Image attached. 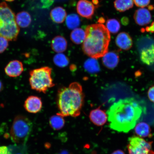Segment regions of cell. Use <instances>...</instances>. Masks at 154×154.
Masks as SVG:
<instances>
[{"instance_id": "cell-1", "label": "cell", "mask_w": 154, "mask_h": 154, "mask_svg": "<svg viewBox=\"0 0 154 154\" xmlns=\"http://www.w3.org/2000/svg\"><path fill=\"white\" fill-rule=\"evenodd\" d=\"M143 110L141 106L134 98L120 100L107 111L109 126L116 131L128 133L136 126Z\"/></svg>"}, {"instance_id": "cell-2", "label": "cell", "mask_w": 154, "mask_h": 154, "mask_svg": "<svg viewBox=\"0 0 154 154\" xmlns=\"http://www.w3.org/2000/svg\"><path fill=\"white\" fill-rule=\"evenodd\" d=\"M86 37L82 49L88 56L97 59L108 52L111 40L110 32L101 23L93 24L87 27Z\"/></svg>"}, {"instance_id": "cell-3", "label": "cell", "mask_w": 154, "mask_h": 154, "mask_svg": "<svg viewBox=\"0 0 154 154\" xmlns=\"http://www.w3.org/2000/svg\"><path fill=\"white\" fill-rule=\"evenodd\" d=\"M84 95L82 87L79 83L71 84L68 87L60 88L58 91L57 115L63 117H76L80 114L83 105Z\"/></svg>"}, {"instance_id": "cell-4", "label": "cell", "mask_w": 154, "mask_h": 154, "mask_svg": "<svg viewBox=\"0 0 154 154\" xmlns=\"http://www.w3.org/2000/svg\"><path fill=\"white\" fill-rule=\"evenodd\" d=\"M51 72L52 69L48 66L31 70L29 82L32 89L45 93L49 88L54 86L51 76Z\"/></svg>"}, {"instance_id": "cell-5", "label": "cell", "mask_w": 154, "mask_h": 154, "mask_svg": "<svg viewBox=\"0 0 154 154\" xmlns=\"http://www.w3.org/2000/svg\"><path fill=\"white\" fill-rule=\"evenodd\" d=\"M32 123L27 117L22 115L15 117L10 131L11 140L14 143L25 145L31 133Z\"/></svg>"}, {"instance_id": "cell-6", "label": "cell", "mask_w": 154, "mask_h": 154, "mask_svg": "<svg viewBox=\"0 0 154 154\" xmlns=\"http://www.w3.org/2000/svg\"><path fill=\"white\" fill-rule=\"evenodd\" d=\"M152 142H148L135 136L128 138L127 147L129 154H154Z\"/></svg>"}, {"instance_id": "cell-7", "label": "cell", "mask_w": 154, "mask_h": 154, "mask_svg": "<svg viewBox=\"0 0 154 154\" xmlns=\"http://www.w3.org/2000/svg\"><path fill=\"white\" fill-rule=\"evenodd\" d=\"M19 30L15 20L10 22L0 21V35L7 38L8 41L16 40Z\"/></svg>"}, {"instance_id": "cell-8", "label": "cell", "mask_w": 154, "mask_h": 154, "mask_svg": "<svg viewBox=\"0 0 154 154\" xmlns=\"http://www.w3.org/2000/svg\"><path fill=\"white\" fill-rule=\"evenodd\" d=\"M77 11L80 16L91 19L95 13V6L88 0H79L77 5Z\"/></svg>"}, {"instance_id": "cell-9", "label": "cell", "mask_w": 154, "mask_h": 154, "mask_svg": "<svg viewBox=\"0 0 154 154\" xmlns=\"http://www.w3.org/2000/svg\"><path fill=\"white\" fill-rule=\"evenodd\" d=\"M24 107L27 111L30 113L39 112L42 107L41 98L35 96H29L25 101Z\"/></svg>"}, {"instance_id": "cell-10", "label": "cell", "mask_w": 154, "mask_h": 154, "mask_svg": "<svg viewBox=\"0 0 154 154\" xmlns=\"http://www.w3.org/2000/svg\"><path fill=\"white\" fill-rule=\"evenodd\" d=\"M24 71V66L21 61L13 60L9 62L5 69V74L11 78L20 75Z\"/></svg>"}, {"instance_id": "cell-11", "label": "cell", "mask_w": 154, "mask_h": 154, "mask_svg": "<svg viewBox=\"0 0 154 154\" xmlns=\"http://www.w3.org/2000/svg\"><path fill=\"white\" fill-rule=\"evenodd\" d=\"M152 16L149 10L140 8L136 11L134 19L136 23L140 26H144L151 22Z\"/></svg>"}, {"instance_id": "cell-12", "label": "cell", "mask_w": 154, "mask_h": 154, "mask_svg": "<svg viewBox=\"0 0 154 154\" xmlns=\"http://www.w3.org/2000/svg\"><path fill=\"white\" fill-rule=\"evenodd\" d=\"M89 118L93 124L96 126H101L106 122L107 116L105 111L100 109L99 107L91 111Z\"/></svg>"}, {"instance_id": "cell-13", "label": "cell", "mask_w": 154, "mask_h": 154, "mask_svg": "<svg viewBox=\"0 0 154 154\" xmlns=\"http://www.w3.org/2000/svg\"><path fill=\"white\" fill-rule=\"evenodd\" d=\"M116 43L121 49L128 50L133 45L132 40L130 35L125 32H121L117 36Z\"/></svg>"}, {"instance_id": "cell-14", "label": "cell", "mask_w": 154, "mask_h": 154, "mask_svg": "<svg viewBox=\"0 0 154 154\" xmlns=\"http://www.w3.org/2000/svg\"><path fill=\"white\" fill-rule=\"evenodd\" d=\"M15 20L14 13L5 2L0 3V21L10 22Z\"/></svg>"}, {"instance_id": "cell-15", "label": "cell", "mask_w": 154, "mask_h": 154, "mask_svg": "<svg viewBox=\"0 0 154 154\" xmlns=\"http://www.w3.org/2000/svg\"><path fill=\"white\" fill-rule=\"evenodd\" d=\"M103 57V64L109 69L115 68L119 62V56L115 52H107Z\"/></svg>"}, {"instance_id": "cell-16", "label": "cell", "mask_w": 154, "mask_h": 154, "mask_svg": "<svg viewBox=\"0 0 154 154\" xmlns=\"http://www.w3.org/2000/svg\"><path fill=\"white\" fill-rule=\"evenodd\" d=\"M51 47L52 49L56 52L62 53L66 51L67 49L66 40L62 36H56L51 42Z\"/></svg>"}, {"instance_id": "cell-17", "label": "cell", "mask_w": 154, "mask_h": 154, "mask_svg": "<svg viewBox=\"0 0 154 154\" xmlns=\"http://www.w3.org/2000/svg\"><path fill=\"white\" fill-rule=\"evenodd\" d=\"M50 15L54 22L60 24L64 22L67 17V13L63 7H57L52 10Z\"/></svg>"}, {"instance_id": "cell-18", "label": "cell", "mask_w": 154, "mask_h": 154, "mask_svg": "<svg viewBox=\"0 0 154 154\" xmlns=\"http://www.w3.org/2000/svg\"><path fill=\"white\" fill-rule=\"evenodd\" d=\"M134 131L140 137L151 138L152 136L151 128L145 122L138 123L135 126Z\"/></svg>"}, {"instance_id": "cell-19", "label": "cell", "mask_w": 154, "mask_h": 154, "mask_svg": "<svg viewBox=\"0 0 154 154\" xmlns=\"http://www.w3.org/2000/svg\"><path fill=\"white\" fill-rule=\"evenodd\" d=\"M140 59L142 62L147 65L154 63V45L140 51Z\"/></svg>"}, {"instance_id": "cell-20", "label": "cell", "mask_w": 154, "mask_h": 154, "mask_svg": "<svg viewBox=\"0 0 154 154\" xmlns=\"http://www.w3.org/2000/svg\"><path fill=\"white\" fill-rule=\"evenodd\" d=\"M15 21L18 26L21 28H26L31 24V17L28 12L23 11L17 14L15 16Z\"/></svg>"}, {"instance_id": "cell-21", "label": "cell", "mask_w": 154, "mask_h": 154, "mask_svg": "<svg viewBox=\"0 0 154 154\" xmlns=\"http://www.w3.org/2000/svg\"><path fill=\"white\" fill-rule=\"evenodd\" d=\"M86 37L85 32L81 28H76L73 30L70 35L71 40L73 43L79 44L83 43Z\"/></svg>"}, {"instance_id": "cell-22", "label": "cell", "mask_w": 154, "mask_h": 154, "mask_svg": "<svg viewBox=\"0 0 154 154\" xmlns=\"http://www.w3.org/2000/svg\"><path fill=\"white\" fill-rule=\"evenodd\" d=\"M84 67L85 70L91 74L99 72L100 67L97 59L90 58L85 61L84 63Z\"/></svg>"}, {"instance_id": "cell-23", "label": "cell", "mask_w": 154, "mask_h": 154, "mask_svg": "<svg viewBox=\"0 0 154 154\" xmlns=\"http://www.w3.org/2000/svg\"><path fill=\"white\" fill-rule=\"evenodd\" d=\"M114 4L117 11L124 12L133 7L134 0H115Z\"/></svg>"}, {"instance_id": "cell-24", "label": "cell", "mask_w": 154, "mask_h": 154, "mask_svg": "<svg viewBox=\"0 0 154 154\" xmlns=\"http://www.w3.org/2000/svg\"><path fill=\"white\" fill-rule=\"evenodd\" d=\"M65 121L63 117L57 114L50 119L49 124L51 128L55 130L61 129L64 126Z\"/></svg>"}, {"instance_id": "cell-25", "label": "cell", "mask_w": 154, "mask_h": 154, "mask_svg": "<svg viewBox=\"0 0 154 154\" xmlns=\"http://www.w3.org/2000/svg\"><path fill=\"white\" fill-rule=\"evenodd\" d=\"M80 19L78 15L70 14L66 17V24L68 28L70 29H74L79 26Z\"/></svg>"}, {"instance_id": "cell-26", "label": "cell", "mask_w": 154, "mask_h": 154, "mask_svg": "<svg viewBox=\"0 0 154 154\" xmlns=\"http://www.w3.org/2000/svg\"><path fill=\"white\" fill-rule=\"evenodd\" d=\"M154 45L153 38L148 35L142 36L137 40V47L140 51Z\"/></svg>"}, {"instance_id": "cell-27", "label": "cell", "mask_w": 154, "mask_h": 154, "mask_svg": "<svg viewBox=\"0 0 154 154\" xmlns=\"http://www.w3.org/2000/svg\"><path fill=\"white\" fill-rule=\"evenodd\" d=\"M106 27L109 32L113 34H116L120 30V22L116 19H109L106 23Z\"/></svg>"}, {"instance_id": "cell-28", "label": "cell", "mask_w": 154, "mask_h": 154, "mask_svg": "<svg viewBox=\"0 0 154 154\" xmlns=\"http://www.w3.org/2000/svg\"><path fill=\"white\" fill-rule=\"evenodd\" d=\"M54 63L57 66L60 67L66 66L69 63V60L64 54L62 53H57L54 57Z\"/></svg>"}, {"instance_id": "cell-29", "label": "cell", "mask_w": 154, "mask_h": 154, "mask_svg": "<svg viewBox=\"0 0 154 154\" xmlns=\"http://www.w3.org/2000/svg\"><path fill=\"white\" fill-rule=\"evenodd\" d=\"M11 146L9 149L12 154H28L25 145Z\"/></svg>"}, {"instance_id": "cell-30", "label": "cell", "mask_w": 154, "mask_h": 154, "mask_svg": "<svg viewBox=\"0 0 154 154\" xmlns=\"http://www.w3.org/2000/svg\"><path fill=\"white\" fill-rule=\"evenodd\" d=\"M8 46V40L0 35V54L4 52Z\"/></svg>"}, {"instance_id": "cell-31", "label": "cell", "mask_w": 154, "mask_h": 154, "mask_svg": "<svg viewBox=\"0 0 154 154\" xmlns=\"http://www.w3.org/2000/svg\"><path fill=\"white\" fill-rule=\"evenodd\" d=\"M134 2L136 6L143 8L149 4L150 0H134Z\"/></svg>"}, {"instance_id": "cell-32", "label": "cell", "mask_w": 154, "mask_h": 154, "mask_svg": "<svg viewBox=\"0 0 154 154\" xmlns=\"http://www.w3.org/2000/svg\"><path fill=\"white\" fill-rule=\"evenodd\" d=\"M142 32H147L153 33L154 32V22L152 23L149 26H147L145 28H142L141 30Z\"/></svg>"}, {"instance_id": "cell-33", "label": "cell", "mask_w": 154, "mask_h": 154, "mask_svg": "<svg viewBox=\"0 0 154 154\" xmlns=\"http://www.w3.org/2000/svg\"><path fill=\"white\" fill-rule=\"evenodd\" d=\"M0 154H12L9 148L5 146H0Z\"/></svg>"}, {"instance_id": "cell-34", "label": "cell", "mask_w": 154, "mask_h": 154, "mask_svg": "<svg viewBox=\"0 0 154 154\" xmlns=\"http://www.w3.org/2000/svg\"><path fill=\"white\" fill-rule=\"evenodd\" d=\"M148 96L150 100L154 103V86L149 88L148 91Z\"/></svg>"}, {"instance_id": "cell-35", "label": "cell", "mask_w": 154, "mask_h": 154, "mask_svg": "<svg viewBox=\"0 0 154 154\" xmlns=\"http://www.w3.org/2000/svg\"><path fill=\"white\" fill-rule=\"evenodd\" d=\"M53 0H42V2L43 4V7L44 8L49 7L53 3Z\"/></svg>"}, {"instance_id": "cell-36", "label": "cell", "mask_w": 154, "mask_h": 154, "mask_svg": "<svg viewBox=\"0 0 154 154\" xmlns=\"http://www.w3.org/2000/svg\"><path fill=\"white\" fill-rule=\"evenodd\" d=\"M122 23L124 25H127L128 24V19L126 18V17H124L121 20Z\"/></svg>"}, {"instance_id": "cell-37", "label": "cell", "mask_w": 154, "mask_h": 154, "mask_svg": "<svg viewBox=\"0 0 154 154\" xmlns=\"http://www.w3.org/2000/svg\"><path fill=\"white\" fill-rule=\"evenodd\" d=\"M111 154H125L124 152L121 150H117L113 152Z\"/></svg>"}, {"instance_id": "cell-38", "label": "cell", "mask_w": 154, "mask_h": 154, "mask_svg": "<svg viewBox=\"0 0 154 154\" xmlns=\"http://www.w3.org/2000/svg\"><path fill=\"white\" fill-rule=\"evenodd\" d=\"M55 154H70L69 152L66 151H63L57 153Z\"/></svg>"}, {"instance_id": "cell-39", "label": "cell", "mask_w": 154, "mask_h": 154, "mask_svg": "<svg viewBox=\"0 0 154 154\" xmlns=\"http://www.w3.org/2000/svg\"><path fill=\"white\" fill-rule=\"evenodd\" d=\"M3 88V85L2 83L0 80V92L2 91Z\"/></svg>"}, {"instance_id": "cell-40", "label": "cell", "mask_w": 154, "mask_h": 154, "mask_svg": "<svg viewBox=\"0 0 154 154\" xmlns=\"http://www.w3.org/2000/svg\"><path fill=\"white\" fill-rule=\"evenodd\" d=\"M92 2H93L94 4L96 5H98V3H99V1H98V0H92Z\"/></svg>"}, {"instance_id": "cell-41", "label": "cell", "mask_w": 154, "mask_h": 154, "mask_svg": "<svg viewBox=\"0 0 154 154\" xmlns=\"http://www.w3.org/2000/svg\"><path fill=\"white\" fill-rule=\"evenodd\" d=\"M99 22L100 23H103L104 22H105V20L103 18H100L99 19Z\"/></svg>"}, {"instance_id": "cell-42", "label": "cell", "mask_w": 154, "mask_h": 154, "mask_svg": "<svg viewBox=\"0 0 154 154\" xmlns=\"http://www.w3.org/2000/svg\"><path fill=\"white\" fill-rule=\"evenodd\" d=\"M5 1L8 2H12L14 1V0H5Z\"/></svg>"}]
</instances>
